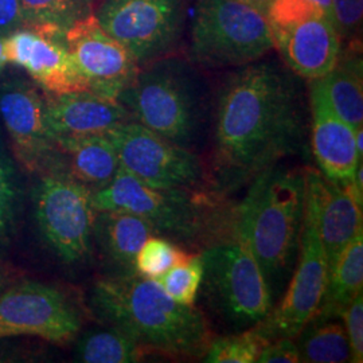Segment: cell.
Segmentation results:
<instances>
[{
    "label": "cell",
    "instance_id": "obj_31",
    "mask_svg": "<svg viewBox=\"0 0 363 363\" xmlns=\"http://www.w3.org/2000/svg\"><path fill=\"white\" fill-rule=\"evenodd\" d=\"M265 15L269 26H286L312 16H325L310 0H272Z\"/></svg>",
    "mask_w": 363,
    "mask_h": 363
},
{
    "label": "cell",
    "instance_id": "obj_6",
    "mask_svg": "<svg viewBox=\"0 0 363 363\" xmlns=\"http://www.w3.org/2000/svg\"><path fill=\"white\" fill-rule=\"evenodd\" d=\"M199 255L203 262L201 291L214 316L232 333L261 323L272 310V295L244 240L234 233Z\"/></svg>",
    "mask_w": 363,
    "mask_h": 363
},
{
    "label": "cell",
    "instance_id": "obj_26",
    "mask_svg": "<svg viewBox=\"0 0 363 363\" xmlns=\"http://www.w3.org/2000/svg\"><path fill=\"white\" fill-rule=\"evenodd\" d=\"M93 0H19L23 26H52L67 30L89 16Z\"/></svg>",
    "mask_w": 363,
    "mask_h": 363
},
{
    "label": "cell",
    "instance_id": "obj_10",
    "mask_svg": "<svg viewBox=\"0 0 363 363\" xmlns=\"http://www.w3.org/2000/svg\"><path fill=\"white\" fill-rule=\"evenodd\" d=\"M105 135L115 145L120 167L138 179L157 187H205L208 175L201 157L140 123L125 121Z\"/></svg>",
    "mask_w": 363,
    "mask_h": 363
},
{
    "label": "cell",
    "instance_id": "obj_18",
    "mask_svg": "<svg viewBox=\"0 0 363 363\" xmlns=\"http://www.w3.org/2000/svg\"><path fill=\"white\" fill-rule=\"evenodd\" d=\"M273 45L288 67L306 79L327 76L340 58L342 38L335 25L318 15L286 26H271Z\"/></svg>",
    "mask_w": 363,
    "mask_h": 363
},
{
    "label": "cell",
    "instance_id": "obj_7",
    "mask_svg": "<svg viewBox=\"0 0 363 363\" xmlns=\"http://www.w3.org/2000/svg\"><path fill=\"white\" fill-rule=\"evenodd\" d=\"M267 15L240 0H196L190 54L206 67L244 66L272 50Z\"/></svg>",
    "mask_w": 363,
    "mask_h": 363
},
{
    "label": "cell",
    "instance_id": "obj_2",
    "mask_svg": "<svg viewBox=\"0 0 363 363\" xmlns=\"http://www.w3.org/2000/svg\"><path fill=\"white\" fill-rule=\"evenodd\" d=\"M89 301L100 320L124 331L145 354L202 358L213 340L202 311L172 300L155 279L106 276L94 283Z\"/></svg>",
    "mask_w": 363,
    "mask_h": 363
},
{
    "label": "cell",
    "instance_id": "obj_16",
    "mask_svg": "<svg viewBox=\"0 0 363 363\" xmlns=\"http://www.w3.org/2000/svg\"><path fill=\"white\" fill-rule=\"evenodd\" d=\"M311 148L327 179L346 186L362 162L355 147V128L337 116L328 101L322 78L310 79Z\"/></svg>",
    "mask_w": 363,
    "mask_h": 363
},
{
    "label": "cell",
    "instance_id": "obj_3",
    "mask_svg": "<svg viewBox=\"0 0 363 363\" xmlns=\"http://www.w3.org/2000/svg\"><path fill=\"white\" fill-rule=\"evenodd\" d=\"M306 201V167L277 163L249 183L245 198L234 208V233L257 259L273 306L298 261Z\"/></svg>",
    "mask_w": 363,
    "mask_h": 363
},
{
    "label": "cell",
    "instance_id": "obj_21",
    "mask_svg": "<svg viewBox=\"0 0 363 363\" xmlns=\"http://www.w3.org/2000/svg\"><path fill=\"white\" fill-rule=\"evenodd\" d=\"M52 143L66 156L69 175L91 190L104 187L120 169L115 145L105 133L61 136Z\"/></svg>",
    "mask_w": 363,
    "mask_h": 363
},
{
    "label": "cell",
    "instance_id": "obj_20",
    "mask_svg": "<svg viewBox=\"0 0 363 363\" xmlns=\"http://www.w3.org/2000/svg\"><path fill=\"white\" fill-rule=\"evenodd\" d=\"M155 234L151 223L142 217L118 211L96 213L93 241L116 271L111 276L136 274V256L144 242Z\"/></svg>",
    "mask_w": 363,
    "mask_h": 363
},
{
    "label": "cell",
    "instance_id": "obj_37",
    "mask_svg": "<svg viewBox=\"0 0 363 363\" xmlns=\"http://www.w3.org/2000/svg\"><path fill=\"white\" fill-rule=\"evenodd\" d=\"M240 1L247 3L249 6L257 9L262 13H267V10H268V7H269L272 0H240Z\"/></svg>",
    "mask_w": 363,
    "mask_h": 363
},
{
    "label": "cell",
    "instance_id": "obj_34",
    "mask_svg": "<svg viewBox=\"0 0 363 363\" xmlns=\"http://www.w3.org/2000/svg\"><path fill=\"white\" fill-rule=\"evenodd\" d=\"M259 363H298V346L291 337H279L269 340L259 352Z\"/></svg>",
    "mask_w": 363,
    "mask_h": 363
},
{
    "label": "cell",
    "instance_id": "obj_19",
    "mask_svg": "<svg viewBox=\"0 0 363 363\" xmlns=\"http://www.w3.org/2000/svg\"><path fill=\"white\" fill-rule=\"evenodd\" d=\"M45 118L52 140L61 136L106 133L132 120L118 100L88 89L49 94L45 100Z\"/></svg>",
    "mask_w": 363,
    "mask_h": 363
},
{
    "label": "cell",
    "instance_id": "obj_33",
    "mask_svg": "<svg viewBox=\"0 0 363 363\" xmlns=\"http://www.w3.org/2000/svg\"><path fill=\"white\" fill-rule=\"evenodd\" d=\"M333 4L340 38L354 35L362 25L363 0H333Z\"/></svg>",
    "mask_w": 363,
    "mask_h": 363
},
{
    "label": "cell",
    "instance_id": "obj_17",
    "mask_svg": "<svg viewBox=\"0 0 363 363\" xmlns=\"http://www.w3.org/2000/svg\"><path fill=\"white\" fill-rule=\"evenodd\" d=\"M306 177L307 190L316 208L328 269H331L343 249L363 230V198L350 183L340 186L313 167H306Z\"/></svg>",
    "mask_w": 363,
    "mask_h": 363
},
{
    "label": "cell",
    "instance_id": "obj_4",
    "mask_svg": "<svg viewBox=\"0 0 363 363\" xmlns=\"http://www.w3.org/2000/svg\"><path fill=\"white\" fill-rule=\"evenodd\" d=\"M223 195L203 189L157 187L118 169L104 187L91 190L96 211H118L142 217L157 235L178 245L205 247L234 234V208L218 201Z\"/></svg>",
    "mask_w": 363,
    "mask_h": 363
},
{
    "label": "cell",
    "instance_id": "obj_13",
    "mask_svg": "<svg viewBox=\"0 0 363 363\" xmlns=\"http://www.w3.org/2000/svg\"><path fill=\"white\" fill-rule=\"evenodd\" d=\"M65 35L88 91L117 100L139 72L132 54L105 33L94 13L67 28Z\"/></svg>",
    "mask_w": 363,
    "mask_h": 363
},
{
    "label": "cell",
    "instance_id": "obj_35",
    "mask_svg": "<svg viewBox=\"0 0 363 363\" xmlns=\"http://www.w3.org/2000/svg\"><path fill=\"white\" fill-rule=\"evenodd\" d=\"M22 26L19 0H0V37H7Z\"/></svg>",
    "mask_w": 363,
    "mask_h": 363
},
{
    "label": "cell",
    "instance_id": "obj_28",
    "mask_svg": "<svg viewBox=\"0 0 363 363\" xmlns=\"http://www.w3.org/2000/svg\"><path fill=\"white\" fill-rule=\"evenodd\" d=\"M190 257L178 244L163 235H151L140 247L136 261V274L147 279H159L172 267L179 265Z\"/></svg>",
    "mask_w": 363,
    "mask_h": 363
},
{
    "label": "cell",
    "instance_id": "obj_23",
    "mask_svg": "<svg viewBox=\"0 0 363 363\" xmlns=\"http://www.w3.org/2000/svg\"><path fill=\"white\" fill-rule=\"evenodd\" d=\"M333 109L352 128L363 127L362 61L343 58L322 78Z\"/></svg>",
    "mask_w": 363,
    "mask_h": 363
},
{
    "label": "cell",
    "instance_id": "obj_38",
    "mask_svg": "<svg viewBox=\"0 0 363 363\" xmlns=\"http://www.w3.org/2000/svg\"><path fill=\"white\" fill-rule=\"evenodd\" d=\"M7 64H9V60L6 54V37H0V74Z\"/></svg>",
    "mask_w": 363,
    "mask_h": 363
},
{
    "label": "cell",
    "instance_id": "obj_39",
    "mask_svg": "<svg viewBox=\"0 0 363 363\" xmlns=\"http://www.w3.org/2000/svg\"><path fill=\"white\" fill-rule=\"evenodd\" d=\"M355 147L359 159L362 160L363 157V127H359L355 130Z\"/></svg>",
    "mask_w": 363,
    "mask_h": 363
},
{
    "label": "cell",
    "instance_id": "obj_8",
    "mask_svg": "<svg viewBox=\"0 0 363 363\" xmlns=\"http://www.w3.org/2000/svg\"><path fill=\"white\" fill-rule=\"evenodd\" d=\"M40 233L65 264L91 256L96 208L91 189L70 175L52 172L43 177L34 194Z\"/></svg>",
    "mask_w": 363,
    "mask_h": 363
},
{
    "label": "cell",
    "instance_id": "obj_1",
    "mask_svg": "<svg viewBox=\"0 0 363 363\" xmlns=\"http://www.w3.org/2000/svg\"><path fill=\"white\" fill-rule=\"evenodd\" d=\"M306 115L296 79L265 61L241 66L220 89L211 154L217 194L234 193L264 169L298 155L306 144Z\"/></svg>",
    "mask_w": 363,
    "mask_h": 363
},
{
    "label": "cell",
    "instance_id": "obj_25",
    "mask_svg": "<svg viewBox=\"0 0 363 363\" xmlns=\"http://www.w3.org/2000/svg\"><path fill=\"white\" fill-rule=\"evenodd\" d=\"M145 351L116 327L91 330L79 337L74 359L84 363L140 362Z\"/></svg>",
    "mask_w": 363,
    "mask_h": 363
},
{
    "label": "cell",
    "instance_id": "obj_30",
    "mask_svg": "<svg viewBox=\"0 0 363 363\" xmlns=\"http://www.w3.org/2000/svg\"><path fill=\"white\" fill-rule=\"evenodd\" d=\"M16 189L9 160L0 154V245L9 241L15 218Z\"/></svg>",
    "mask_w": 363,
    "mask_h": 363
},
{
    "label": "cell",
    "instance_id": "obj_40",
    "mask_svg": "<svg viewBox=\"0 0 363 363\" xmlns=\"http://www.w3.org/2000/svg\"><path fill=\"white\" fill-rule=\"evenodd\" d=\"M7 286V283H6V279H4V276H3V273L0 272V294L3 292V289Z\"/></svg>",
    "mask_w": 363,
    "mask_h": 363
},
{
    "label": "cell",
    "instance_id": "obj_11",
    "mask_svg": "<svg viewBox=\"0 0 363 363\" xmlns=\"http://www.w3.org/2000/svg\"><path fill=\"white\" fill-rule=\"evenodd\" d=\"M99 25L145 65L171 52L181 38L184 0H104Z\"/></svg>",
    "mask_w": 363,
    "mask_h": 363
},
{
    "label": "cell",
    "instance_id": "obj_32",
    "mask_svg": "<svg viewBox=\"0 0 363 363\" xmlns=\"http://www.w3.org/2000/svg\"><path fill=\"white\" fill-rule=\"evenodd\" d=\"M340 318L345 322V330L350 345V362L363 361V295L359 294L351 301Z\"/></svg>",
    "mask_w": 363,
    "mask_h": 363
},
{
    "label": "cell",
    "instance_id": "obj_9",
    "mask_svg": "<svg viewBox=\"0 0 363 363\" xmlns=\"http://www.w3.org/2000/svg\"><path fill=\"white\" fill-rule=\"evenodd\" d=\"M328 261L318 229L316 208L307 190L298 256L283 298L256 325L268 340L298 337L319 308L328 280Z\"/></svg>",
    "mask_w": 363,
    "mask_h": 363
},
{
    "label": "cell",
    "instance_id": "obj_24",
    "mask_svg": "<svg viewBox=\"0 0 363 363\" xmlns=\"http://www.w3.org/2000/svg\"><path fill=\"white\" fill-rule=\"evenodd\" d=\"M300 361L307 363L350 362V345L342 323L308 322L295 337Z\"/></svg>",
    "mask_w": 363,
    "mask_h": 363
},
{
    "label": "cell",
    "instance_id": "obj_15",
    "mask_svg": "<svg viewBox=\"0 0 363 363\" xmlns=\"http://www.w3.org/2000/svg\"><path fill=\"white\" fill-rule=\"evenodd\" d=\"M0 116L13 140L15 155L30 169H39L54 151L45 118V99L21 78L0 86Z\"/></svg>",
    "mask_w": 363,
    "mask_h": 363
},
{
    "label": "cell",
    "instance_id": "obj_12",
    "mask_svg": "<svg viewBox=\"0 0 363 363\" xmlns=\"http://www.w3.org/2000/svg\"><path fill=\"white\" fill-rule=\"evenodd\" d=\"M81 318L65 295L38 281H21L0 294V339L38 337L65 345L77 337Z\"/></svg>",
    "mask_w": 363,
    "mask_h": 363
},
{
    "label": "cell",
    "instance_id": "obj_5",
    "mask_svg": "<svg viewBox=\"0 0 363 363\" xmlns=\"http://www.w3.org/2000/svg\"><path fill=\"white\" fill-rule=\"evenodd\" d=\"M117 100L133 121L171 143L194 152L203 143L210 120L208 89L184 61L162 57L145 64Z\"/></svg>",
    "mask_w": 363,
    "mask_h": 363
},
{
    "label": "cell",
    "instance_id": "obj_29",
    "mask_svg": "<svg viewBox=\"0 0 363 363\" xmlns=\"http://www.w3.org/2000/svg\"><path fill=\"white\" fill-rule=\"evenodd\" d=\"M203 262L199 253H193L179 265L172 267L156 281L169 298L183 306H194L201 292Z\"/></svg>",
    "mask_w": 363,
    "mask_h": 363
},
{
    "label": "cell",
    "instance_id": "obj_22",
    "mask_svg": "<svg viewBox=\"0 0 363 363\" xmlns=\"http://www.w3.org/2000/svg\"><path fill=\"white\" fill-rule=\"evenodd\" d=\"M362 288L363 230L351 240L331 267L323 298L311 320L327 322L340 318L351 301L362 294Z\"/></svg>",
    "mask_w": 363,
    "mask_h": 363
},
{
    "label": "cell",
    "instance_id": "obj_27",
    "mask_svg": "<svg viewBox=\"0 0 363 363\" xmlns=\"http://www.w3.org/2000/svg\"><path fill=\"white\" fill-rule=\"evenodd\" d=\"M269 340L264 337L257 327H250L228 337H213L208 350L202 357L208 363H255L259 352Z\"/></svg>",
    "mask_w": 363,
    "mask_h": 363
},
{
    "label": "cell",
    "instance_id": "obj_14",
    "mask_svg": "<svg viewBox=\"0 0 363 363\" xmlns=\"http://www.w3.org/2000/svg\"><path fill=\"white\" fill-rule=\"evenodd\" d=\"M65 30L22 26L6 37L9 64L21 66L49 94L88 89L66 42Z\"/></svg>",
    "mask_w": 363,
    "mask_h": 363
},
{
    "label": "cell",
    "instance_id": "obj_36",
    "mask_svg": "<svg viewBox=\"0 0 363 363\" xmlns=\"http://www.w3.org/2000/svg\"><path fill=\"white\" fill-rule=\"evenodd\" d=\"M315 6H318L322 13H325V18L331 21L335 25V16H334V4L333 0H310ZM337 27V26H335Z\"/></svg>",
    "mask_w": 363,
    "mask_h": 363
}]
</instances>
